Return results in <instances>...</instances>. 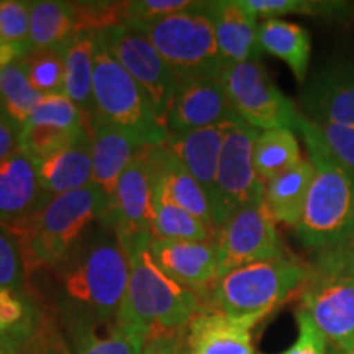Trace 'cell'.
Listing matches in <instances>:
<instances>
[{
    "label": "cell",
    "instance_id": "cell-1",
    "mask_svg": "<svg viewBox=\"0 0 354 354\" xmlns=\"http://www.w3.org/2000/svg\"><path fill=\"white\" fill-rule=\"evenodd\" d=\"M55 271L61 281L59 310L113 322L125 297L130 261L115 230L100 220Z\"/></svg>",
    "mask_w": 354,
    "mask_h": 354
},
{
    "label": "cell",
    "instance_id": "cell-2",
    "mask_svg": "<svg viewBox=\"0 0 354 354\" xmlns=\"http://www.w3.org/2000/svg\"><path fill=\"white\" fill-rule=\"evenodd\" d=\"M151 233L123 243L130 261V277L115 323L145 344L151 338L185 330L203 308L196 292L166 276L149 253Z\"/></svg>",
    "mask_w": 354,
    "mask_h": 354
},
{
    "label": "cell",
    "instance_id": "cell-3",
    "mask_svg": "<svg viewBox=\"0 0 354 354\" xmlns=\"http://www.w3.org/2000/svg\"><path fill=\"white\" fill-rule=\"evenodd\" d=\"M297 131L315 172L295 232L305 248L320 253L354 233V176L336 161L322 131L304 113Z\"/></svg>",
    "mask_w": 354,
    "mask_h": 354
},
{
    "label": "cell",
    "instance_id": "cell-4",
    "mask_svg": "<svg viewBox=\"0 0 354 354\" xmlns=\"http://www.w3.org/2000/svg\"><path fill=\"white\" fill-rule=\"evenodd\" d=\"M110 198L95 184L53 197L32 218L17 227L26 271H55L86 233L109 214Z\"/></svg>",
    "mask_w": 354,
    "mask_h": 354
},
{
    "label": "cell",
    "instance_id": "cell-5",
    "mask_svg": "<svg viewBox=\"0 0 354 354\" xmlns=\"http://www.w3.org/2000/svg\"><path fill=\"white\" fill-rule=\"evenodd\" d=\"M312 272L313 268L294 256L241 266L221 274L203 292L202 310L261 323L287 300L299 295Z\"/></svg>",
    "mask_w": 354,
    "mask_h": 354
},
{
    "label": "cell",
    "instance_id": "cell-6",
    "mask_svg": "<svg viewBox=\"0 0 354 354\" xmlns=\"http://www.w3.org/2000/svg\"><path fill=\"white\" fill-rule=\"evenodd\" d=\"M125 26L148 38L154 50L169 66L177 81L194 77H220L221 57L205 2L189 10L151 21H127Z\"/></svg>",
    "mask_w": 354,
    "mask_h": 354
},
{
    "label": "cell",
    "instance_id": "cell-7",
    "mask_svg": "<svg viewBox=\"0 0 354 354\" xmlns=\"http://www.w3.org/2000/svg\"><path fill=\"white\" fill-rule=\"evenodd\" d=\"M95 115L135 136L143 146L165 145L169 131L151 102L97 37L94 57Z\"/></svg>",
    "mask_w": 354,
    "mask_h": 354
},
{
    "label": "cell",
    "instance_id": "cell-8",
    "mask_svg": "<svg viewBox=\"0 0 354 354\" xmlns=\"http://www.w3.org/2000/svg\"><path fill=\"white\" fill-rule=\"evenodd\" d=\"M221 84L234 112L250 127L259 131L297 130L302 113L279 91L259 59L225 64Z\"/></svg>",
    "mask_w": 354,
    "mask_h": 354
},
{
    "label": "cell",
    "instance_id": "cell-9",
    "mask_svg": "<svg viewBox=\"0 0 354 354\" xmlns=\"http://www.w3.org/2000/svg\"><path fill=\"white\" fill-rule=\"evenodd\" d=\"M214 245L220 258V276L241 266L286 258L287 250L279 236L276 220L264 201L236 210L215 230Z\"/></svg>",
    "mask_w": 354,
    "mask_h": 354
},
{
    "label": "cell",
    "instance_id": "cell-10",
    "mask_svg": "<svg viewBox=\"0 0 354 354\" xmlns=\"http://www.w3.org/2000/svg\"><path fill=\"white\" fill-rule=\"evenodd\" d=\"M97 37L143 88L158 118L166 125L167 109L174 95L177 79L148 38L125 25L110 26L97 32Z\"/></svg>",
    "mask_w": 354,
    "mask_h": 354
},
{
    "label": "cell",
    "instance_id": "cell-11",
    "mask_svg": "<svg viewBox=\"0 0 354 354\" xmlns=\"http://www.w3.org/2000/svg\"><path fill=\"white\" fill-rule=\"evenodd\" d=\"M258 135L259 130L241 122L232 123L225 136L218 162V197L223 223L236 210L264 201L266 183L258 176L253 162Z\"/></svg>",
    "mask_w": 354,
    "mask_h": 354
},
{
    "label": "cell",
    "instance_id": "cell-12",
    "mask_svg": "<svg viewBox=\"0 0 354 354\" xmlns=\"http://www.w3.org/2000/svg\"><path fill=\"white\" fill-rule=\"evenodd\" d=\"M297 297L331 349L346 351L354 346V279L313 268Z\"/></svg>",
    "mask_w": 354,
    "mask_h": 354
},
{
    "label": "cell",
    "instance_id": "cell-13",
    "mask_svg": "<svg viewBox=\"0 0 354 354\" xmlns=\"http://www.w3.org/2000/svg\"><path fill=\"white\" fill-rule=\"evenodd\" d=\"M154 146L131 159L110 198L109 214L102 218L125 243L133 236L151 233L154 216ZM153 234V233H151Z\"/></svg>",
    "mask_w": 354,
    "mask_h": 354
},
{
    "label": "cell",
    "instance_id": "cell-14",
    "mask_svg": "<svg viewBox=\"0 0 354 354\" xmlns=\"http://www.w3.org/2000/svg\"><path fill=\"white\" fill-rule=\"evenodd\" d=\"M241 122L230 104L221 76L177 81L166 115L169 135Z\"/></svg>",
    "mask_w": 354,
    "mask_h": 354
},
{
    "label": "cell",
    "instance_id": "cell-15",
    "mask_svg": "<svg viewBox=\"0 0 354 354\" xmlns=\"http://www.w3.org/2000/svg\"><path fill=\"white\" fill-rule=\"evenodd\" d=\"M149 253L158 268L198 297L220 277V258L214 241L162 240L151 236Z\"/></svg>",
    "mask_w": 354,
    "mask_h": 354
},
{
    "label": "cell",
    "instance_id": "cell-16",
    "mask_svg": "<svg viewBox=\"0 0 354 354\" xmlns=\"http://www.w3.org/2000/svg\"><path fill=\"white\" fill-rule=\"evenodd\" d=\"M230 125L232 123L202 128V130L172 133L166 141L171 151L183 161V165L187 167L209 198L214 212L215 230L223 223L218 197V162Z\"/></svg>",
    "mask_w": 354,
    "mask_h": 354
},
{
    "label": "cell",
    "instance_id": "cell-17",
    "mask_svg": "<svg viewBox=\"0 0 354 354\" xmlns=\"http://www.w3.org/2000/svg\"><path fill=\"white\" fill-rule=\"evenodd\" d=\"M304 117L313 123L354 128V64H330L317 71L305 84L302 94Z\"/></svg>",
    "mask_w": 354,
    "mask_h": 354
},
{
    "label": "cell",
    "instance_id": "cell-18",
    "mask_svg": "<svg viewBox=\"0 0 354 354\" xmlns=\"http://www.w3.org/2000/svg\"><path fill=\"white\" fill-rule=\"evenodd\" d=\"M51 198L39 184L37 161L21 148L0 165V223L15 230Z\"/></svg>",
    "mask_w": 354,
    "mask_h": 354
},
{
    "label": "cell",
    "instance_id": "cell-19",
    "mask_svg": "<svg viewBox=\"0 0 354 354\" xmlns=\"http://www.w3.org/2000/svg\"><path fill=\"white\" fill-rule=\"evenodd\" d=\"M258 323L201 310L185 326V346L192 354H256L253 330Z\"/></svg>",
    "mask_w": 354,
    "mask_h": 354
},
{
    "label": "cell",
    "instance_id": "cell-20",
    "mask_svg": "<svg viewBox=\"0 0 354 354\" xmlns=\"http://www.w3.org/2000/svg\"><path fill=\"white\" fill-rule=\"evenodd\" d=\"M205 10L225 63L234 64L259 59L258 17L243 3V0L205 2Z\"/></svg>",
    "mask_w": 354,
    "mask_h": 354
},
{
    "label": "cell",
    "instance_id": "cell-21",
    "mask_svg": "<svg viewBox=\"0 0 354 354\" xmlns=\"http://www.w3.org/2000/svg\"><path fill=\"white\" fill-rule=\"evenodd\" d=\"M92 138V184L100 187L109 198L113 197L118 180L131 159L143 148L135 136L94 115L86 122Z\"/></svg>",
    "mask_w": 354,
    "mask_h": 354
},
{
    "label": "cell",
    "instance_id": "cell-22",
    "mask_svg": "<svg viewBox=\"0 0 354 354\" xmlns=\"http://www.w3.org/2000/svg\"><path fill=\"white\" fill-rule=\"evenodd\" d=\"M64 354H140L145 343L113 322H100L59 310Z\"/></svg>",
    "mask_w": 354,
    "mask_h": 354
},
{
    "label": "cell",
    "instance_id": "cell-23",
    "mask_svg": "<svg viewBox=\"0 0 354 354\" xmlns=\"http://www.w3.org/2000/svg\"><path fill=\"white\" fill-rule=\"evenodd\" d=\"M38 179L51 197L74 192L92 184V138L87 127L77 140L51 156L37 161Z\"/></svg>",
    "mask_w": 354,
    "mask_h": 354
},
{
    "label": "cell",
    "instance_id": "cell-24",
    "mask_svg": "<svg viewBox=\"0 0 354 354\" xmlns=\"http://www.w3.org/2000/svg\"><path fill=\"white\" fill-rule=\"evenodd\" d=\"M44 335L43 315L32 295L0 287V346L28 353Z\"/></svg>",
    "mask_w": 354,
    "mask_h": 354
},
{
    "label": "cell",
    "instance_id": "cell-25",
    "mask_svg": "<svg viewBox=\"0 0 354 354\" xmlns=\"http://www.w3.org/2000/svg\"><path fill=\"white\" fill-rule=\"evenodd\" d=\"M154 177L167 197L215 232L212 205L197 180L166 143L154 146Z\"/></svg>",
    "mask_w": 354,
    "mask_h": 354
},
{
    "label": "cell",
    "instance_id": "cell-26",
    "mask_svg": "<svg viewBox=\"0 0 354 354\" xmlns=\"http://www.w3.org/2000/svg\"><path fill=\"white\" fill-rule=\"evenodd\" d=\"M97 32H79L61 46L64 95L81 110L86 122L95 115L94 57Z\"/></svg>",
    "mask_w": 354,
    "mask_h": 354
},
{
    "label": "cell",
    "instance_id": "cell-27",
    "mask_svg": "<svg viewBox=\"0 0 354 354\" xmlns=\"http://www.w3.org/2000/svg\"><path fill=\"white\" fill-rule=\"evenodd\" d=\"M258 39L261 50L284 61L297 82H305L308 74L312 39L304 26L281 19L264 20L259 25Z\"/></svg>",
    "mask_w": 354,
    "mask_h": 354
},
{
    "label": "cell",
    "instance_id": "cell-28",
    "mask_svg": "<svg viewBox=\"0 0 354 354\" xmlns=\"http://www.w3.org/2000/svg\"><path fill=\"white\" fill-rule=\"evenodd\" d=\"M313 172L315 169L310 159H302L290 171L266 184L264 203L274 220L297 228L304 215Z\"/></svg>",
    "mask_w": 354,
    "mask_h": 354
},
{
    "label": "cell",
    "instance_id": "cell-29",
    "mask_svg": "<svg viewBox=\"0 0 354 354\" xmlns=\"http://www.w3.org/2000/svg\"><path fill=\"white\" fill-rule=\"evenodd\" d=\"M76 33H79V25L73 2H59V0L32 2L30 51L61 48Z\"/></svg>",
    "mask_w": 354,
    "mask_h": 354
},
{
    "label": "cell",
    "instance_id": "cell-30",
    "mask_svg": "<svg viewBox=\"0 0 354 354\" xmlns=\"http://www.w3.org/2000/svg\"><path fill=\"white\" fill-rule=\"evenodd\" d=\"M300 146L295 133L289 128L259 131L253 148L256 172L266 184L302 161Z\"/></svg>",
    "mask_w": 354,
    "mask_h": 354
},
{
    "label": "cell",
    "instance_id": "cell-31",
    "mask_svg": "<svg viewBox=\"0 0 354 354\" xmlns=\"http://www.w3.org/2000/svg\"><path fill=\"white\" fill-rule=\"evenodd\" d=\"M154 238L183 241H212L214 230L167 197L154 177Z\"/></svg>",
    "mask_w": 354,
    "mask_h": 354
},
{
    "label": "cell",
    "instance_id": "cell-32",
    "mask_svg": "<svg viewBox=\"0 0 354 354\" xmlns=\"http://www.w3.org/2000/svg\"><path fill=\"white\" fill-rule=\"evenodd\" d=\"M43 97L30 82L21 59L0 71V109L21 128Z\"/></svg>",
    "mask_w": 354,
    "mask_h": 354
},
{
    "label": "cell",
    "instance_id": "cell-33",
    "mask_svg": "<svg viewBox=\"0 0 354 354\" xmlns=\"http://www.w3.org/2000/svg\"><path fill=\"white\" fill-rule=\"evenodd\" d=\"M20 59L30 82L39 94H64V63L61 48L32 50Z\"/></svg>",
    "mask_w": 354,
    "mask_h": 354
},
{
    "label": "cell",
    "instance_id": "cell-34",
    "mask_svg": "<svg viewBox=\"0 0 354 354\" xmlns=\"http://www.w3.org/2000/svg\"><path fill=\"white\" fill-rule=\"evenodd\" d=\"M25 125L53 127L77 131L86 128V118L81 110L64 94H53L43 97Z\"/></svg>",
    "mask_w": 354,
    "mask_h": 354
},
{
    "label": "cell",
    "instance_id": "cell-35",
    "mask_svg": "<svg viewBox=\"0 0 354 354\" xmlns=\"http://www.w3.org/2000/svg\"><path fill=\"white\" fill-rule=\"evenodd\" d=\"M26 263L19 236L0 223V287L26 290Z\"/></svg>",
    "mask_w": 354,
    "mask_h": 354
},
{
    "label": "cell",
    "instance_id": "cell-36",
    "mask_svg": "<svg viewBox=\"0 0 354 354\" xmlns=\"http://www.w3.org/2000/svg\"><path fill=\"white\" fill-rule=\"evenodd\" d=\"M30 13L32 2L0 0V38L24 51H30Z\"/></svg>",
    "mask_w": 354,
    "mask_h": 354
},
{
    "label": "cell",
    "instance_id": "cell-37",
    "mask_svg": "<svg viewBox=\"0 0 354 354\" xmlns=\"http://www.w3.org/2000/svg\"><path fill=\"white\" fill-rule=\"evenodd\" d=\"M243 3L264 20L281 19L289 13H302V15H317L331 10H339L342 3L336 2H312V0H243Z\"/></svg>",
    "mask_w": 354,
    "mask_h": 354
},
{
    "label": "cell",
    "instance_id": "cell-38",
    "mask_svg": "<svg viewBox=\"0 0 354 354\" xmlns=\"http://www.w3.org/2000/svg\"><path fill=\"white\" fill-rule=\"evenodd\" d=\"M295 320H297L299 335L297 339L279 354H330L328 339L318 330L312 317L302 308L295 312Z\"/></svg>",
    "mask_w": 354,
    "mask_h": 354
},
{
    "label": "cell",
    "instance_id": "cell-39",
    "mask_svg": "<svg viewBox=\"0 0 354 354\" xmlns=\"http://www.w3.org/2000/svg\"><path fill=\"white\" fill-rule=\"evenodd\" d=\"M322 131L323 140L336 161L354 176V128L333 125V123H315Z\"/></svg>",
    "mask_w": 354,
    "mask_h": 354
},
{
    "label": "cell",
    "instance_id": "cell-40",
    "mask_svg": "<svg viewBox=\"0 0 354 354\" xmlns=\"http://www.w3.org/2000/svg\"><path fill=\"white\" fill-rule=\"evenodd\" d=\"M196 6L197 2H190V0H135V2H127L125 24L133 20L151 21L165 19V17L189 10Z\"/></svg>",
    "mask_w": 354,
    "mask_h": 354
},
{
    "label": "cell",
    "instance_id": "cell-41",
    "mask_svg": "<svg viewBox=\"0 0 354 354\" xmlns=\"http://www.w3.org/2000/svg\"><path fill=\"white\" fill-rule=\"evenodd\" d=\"M313 268L320 272L338 274L354 279V233L338 245L318 253Z\"/></svg>",
    "mask_w": 354,
    "mask_h": 354
},
{
    "label": "cell",
    "instance_id": "cell-42",
    "mask_svg": "<svg viewBox=\"0 0 354 354\" xmlns=\"http://www.w3.org/2000/svg\"><path fill=\"white\" fill-rule=\"evenodd\" d=\"M21 127L0 109V165L20 149Z\"/></svg>",
    "mask_w": 354,
    "mask_h": 354
},
{
    "label": "cell",
    "instance_id": "cell-43",
    "mask_svg": "<svg viewBox=\"0 0 354 354\" xmlns=\"http://www.w3.org/2000/svg\"><path fill=\"white\" fill-rule=\"evenodd\" d=\"M183 331L174 335H162L156 336V338H151L145 344V348L141 349L140 354H172Z\"/></svg>",
    "mask_w": 354,
    "mask_h": 354
},
{
    "label": "cell",
    "instance_id": "cell-44",
    "mask_svg": "<svg viewBox=\"0 0 354 354\" xmlns=\"http://www.w3.org/2000/svg\"><path fill=\"white\" fill-rule=\"evenodd\" d=\"M21 56H25L24 51H20L19 48L12 46V44L6 43L0 38V71L6 69L8 64L13 63V61L20 59Z\"/></svg>",
    "mask_w": 354,
    "mask_h": 354
},
{
    "label": "cell",
    "instance_id": "cell-45",
    "mask_svg": "<svg viewBox=\"0 0 354 354\" xmlns=\"http://www.w3.org/2000/svg\"><path fill=\"white\" fill-rule=\"evenodd\" d=\"M44 338H46V335H44ZM44 338H43V342H44ZM43 342L39 343L38 346L33 349V351H28V353H24V351H15V349H10V348H3V346H0V354H38V351H39V348H41Z\"/></svg>",
    "mask_w": 354,
    "mask_h": 354
},
{
    "label": "cell",
    "instance_id": "cell-46",
    "mask_svg": "<svg viewBox=\"0 0 354 354\" xmlns=\"http://www.w3.org/2000/svg\"><path fill=\"white\" fill-rule=\"evenodd\" d=\"M172 354H192L189 351V348L185 346V339H184V331L183 333H180V338H179V342H177V344H176V349H174V353Z\"/></svg>",
    "mask_w": 354,
    "mask_h": 354
},
{
    "label": "cell",
    "instance_id": "cell-47",
    "mask_svg": "<svg viewBox=\"0 0 354 354\" xmlns=\"http://www.w3.org/2000/svg\"><path fill=\"white\" fill-rule=\"evenodd\" d=\"M38 354H64V348L61 349V351H55L51 344L48 343V339L44 338V342H43V344H41V348H39Z\"/></svg>",
    "mask_w": 354,
    "mask_h": 354
},
{
    "label": "cell",
    "instance_id": "cell-48",
    "mask_svg": "<svg viewBox=\"0 0 354 354\" xmlns=\"http://www.w3.org/2000/svg\"><path fill=\"white\" fill-rule=\"evenodd\" d=\"M330 354H354V346L346 349V351H335V349H330Z\"/></svg>",
    "mask_w": 354,
    "mask_h": 354
}]
</instances>
